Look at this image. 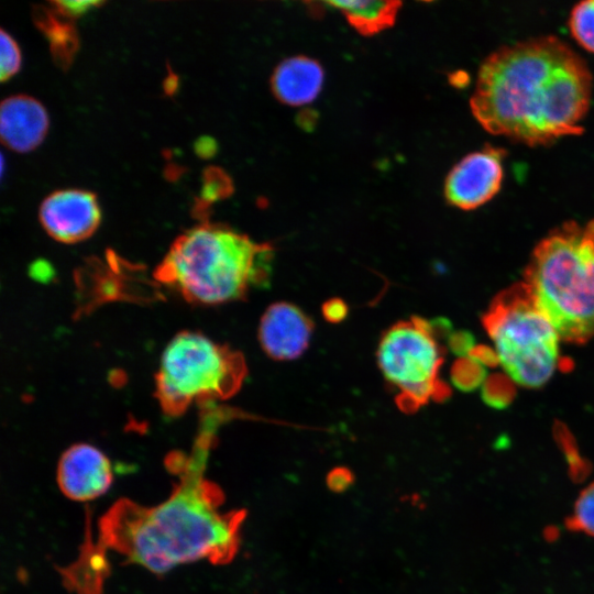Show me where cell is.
<instances>
[{
	"instance_id": "1",
	"label": "cell",
	"mask_w": 594,
	"mask_h": 594,
	"mask_svg": "<svg viewBox=\"0 0 594 594\" xmlns=\"http://www.w3.org/2000/svg\"><path fill=\"white\" fill-rule=\"evenodd\" d=\"M592 73L556 35L502 45L481 64L470 107L493 135L529 146L583 132Z\"/></svg>"
},
{
	"instance_id": "2",
	"label": "cell",
	"mask_w": 594,
	"mask_h": 594,
	"mask_svg": "<svg viewBox=\"0 0 594 594\" xmlns=\"http://www.w3.org/2000/svg\"><path fill=\"white\" fill-rule=\"evenodd\" d=\"M219 506L220 495L204 479L202 465H191L156 506L113 504L99 524L101 546L157 574L201 559L227 561L237 549L239 517Z\"/></svg>"
},
{
	"instance_id": "3",
	"label": "cell",
	"mask_w": 594,
	"mask_h": 594,
	"mask_svg": "<svg viewBox=\"0 0 594 594\" xmlns=\"http://www.w3.org/2000/svg\"><path fill=\"white\" fill-rule=\"evenodd\" d=\"M272 260V245L220 224L201 223L174 241L154 276L190 302L218 305L263 286Z\"/></svg>"
},
{
	"instance_id": "4",
	"label": "cell",
	"mask_w": 594,
	"mask_h": 594,
	"mask_svg": "<svg viewBox=\"0 0 594 594\" xmlns=\"http://www.w3.org/2000/svg\"><path fill=\"white\" fill-rule=\"evenodd\" d=\"M561 340L594 337V219L563 222L536 245L525 280Z\"/></svg>"
},
{
	"instance_id": "5",
	"label": "cell",
	"mask_w": 594,
	"mask_h": 594,
	"mask_svg": "<svg viewBox=\"0 0 594 594\" xmlns=\"http://www.w3.org/2000/svg\"><path fill=\"white\" fill-rule=\"evenodd\" d=\"M496 356L524 387L542 386L559 364L560 337L525 282L502 290L483 316Z\"/></svg>"
},
{
	"instance_id": "6",
	"label": "cell",
	"mask_w": 594,
	"mask_h": 594,
	"mask_svg": "<svg viewBox=\"0 0 594 594\" xmlns=\"http://www.w3.org/2000/svg\"><path fill=\"white\" fill-rule=\"evenodd\" d=\"M246 376L243 355L195 331L177 333L163 351L155 388L168 416L184 414L194 403L234 395Z\"/></svg>"
},
{
	"instance_id": "7",
	"label": "cell",
	"mask_w": 594,
	"mask_h": 594,
	"mask_svg": "<svg viewBox=\"0 0 594 594\" xmlns=\"http://www.w3.org/2000/svg\"><path fill=\"white\" fill-rule=\"evenodd\" d=\"M377 363L386 381L398 391L404 410H416L448 396L439 377L442 352L431 324L421 318L402 320L387 329L377 349Z\"/></svg>"
},
{
	"instance_id": "8",
	"label": "cell",
	"mask_w": 594,
	"mask_h": 594,
	"mask_svg": "<svg viewBox=\"0 0 594 594\" xmlns=\"http://www.w3.org/2000/svg\"><path fill=\"white\" fill-rule=\"evenodd\" d=\"M505 151L485 146L459 161L444 183L447 200L462 210H472L490 201L501 189Z\"/></svg>"
},
{
	"instance_id": "9",
	"label": "cell",
	"mask_w": 594,
	"mask_h": 594,
	"mask_svg": "<svg viewBox=\"0 0 594 594\" xmlns=\"http://www.w3.org/2000/svg\"><path fill=\"white\" fill-rule=\"evenodd\" d=\"M44 230L63 243H76L89 238L98 228L101 213L92 193L63 189L48 195L40 206Z\"/></svg>"
},
{
	"instance_id": "10",
	"label": "cell",
	"mask_w": 594,
	"mask_h": 594,
	"mask_svg": "<svg viewBox=\"0 0 594 594\" xmlns=\"http://www.w3.org/2000/svg\"><path fill=\"white\" fill-rule=\"evenodd\" d=\"M112 479L109 459L88 443L68 448L57 465L58 486L73 501L87 502L99 497L108 491Z\"/></svg>"
},
{
	"instance_id": "11",
	"label": "cell",
	"mask_w": 594,
	"mask_h": 594,
	"mask_svg": "<svg viewBox=\"0 0 594 594\" xmlns=\"http://www.w3.org/2000/svg\"><path fill=\"white\" fill-rule=\"evenodd\" d=\"M314 323L297 306L278 301L261 318L258 340L264 352L277 361L299 358L308 348Z\"/></svg>"
},
{
	"instance_id": "12",
	"label": "cell",
	"mask_w": 594,
	"mask_h": 594,
	"mask_svg": "<svg viewBox=\"0 0 594 594\" xmlns=\"http://www.w3.org/2000/svg\"><path fill=\"white\" fill-rule=\"evenodd\" d=\"M48 116L41 102L30 96L6 98L0 108V136L16 152H29L44 139Z\"/></svg>"
},
{
	"instance_id": "13",
	"label": "cell",
	"mask_w": 594,
	"mask_h": 594,
	"mask_svg": "<svg viewBox=\"0 0 594 594\" xmlns=\"http://www.w3.org/2000/svg\"><path fill=\"white\" fill-rule=\"evenodd\" d=\"M323 70L314 59L296 56L280 63L272 78L275 96L284 103L302 106L311 102L319 94Z\"/></svg>"
},
{
	"instance_id": "14",
	"label": "cell",
	"mask_w": 594,
	"mask_h": 594,
	"mask_svg": "<svg viewBox=\"0 0 594 594\" xmlns=\"http://www.w3.org/2000/svg\"><path fill=\"white\" fill-rule=\"evenodd\" d=\"M340 10L349 23L363 35H372L392 26L402 6L399 1L352 0L329 1Z\"/></svg>"
},
{
	"instance_id": "15",
	"label": "cell",
	"mask_w": 594,
	"mask_h": 594,
	"mask_svg": "<svg viewBox=\"0 0 594 594\" xmlns=\"http://www.w3.org/2000/svg\"><path fill=\"white\" fill-rule=\"evenodd\" d=\"M569 29L582 47L594 53V0H583L572 8Z\"/></svg>"
},
{
	"instance_id": "16",
	"label": "cell",
	"mask_w": 594,
	"mask_h": 594,
	"mask_svg": "<svg viewBox=\"0 0 594 594\" xmlns=\"http://www.w3.org/2000/svg\"><path fill=\"white\" fill-rule=\"evenodd\" d=\"M572 526L594 537V482L582 490L572 510Z\"/></svg>"
},
{
	"instance_id": "17",
	"label": "cell",
	"mask_w": 594,
	"mask_h": 594,
	"mask_svg": "<svg viewBox=\"0 0 594 594\" xmlns=\"http://www.w3.org/2000/svg\"><path fill=\"white\" fill-rule=\"evenodd\" d=\"M21 53L16 42L10 34L1 31L0 34V77L6 80L20 68Z\"/></svg>"
},
{
	"instance_id": "18",
	"label": "cell",
	"mask_w": 594,
	"mask_h": 594,
	"mask_svg": "<svg viewBox=\"0 0 594 594\" xmlns=\"http://www.w3.org/2000/svg\"><path fill=\"white\" fill-rule=\"evenodd\" d=\"M99 1H56V9L66 15H80L87 12L91 7L98 6Z\"/></svg>"
},
{
	"instance_id": "19",
	"label": "cell",
	"mask_w": 594,
	"mask_h": 594,
	"mask_svg": "<svg viewBox=\"0 0 594 594\" xmlns=\"http://www.w3.org/2000/svg\"><path fill=\"white\" fill-rule=\"evenodd\" d=\"M323 314L327 319L337 322L344 318L346 306L339 299L330 300L324 305Z\"/></svg>"
},
{
	"instance_id": "20",
	"label": "cell",
	"mask_w": 594,
	"mask_h": 594,
	"mask_svg": "<svg viewBox=\"0 0 594 594\" xmlns=\"http://www.w3.org/2000/svg\"><path fill=\"white\" fill-rule=\"evenodd\" d=\"M350 481L349 474L343 471L334 472L329 479L330 486L336 491L345 490L349 486Z\"/></svg>"
}]
</instances>
